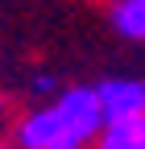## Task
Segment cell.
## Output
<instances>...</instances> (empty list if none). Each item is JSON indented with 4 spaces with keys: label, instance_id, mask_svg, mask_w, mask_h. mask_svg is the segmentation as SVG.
Returning <instances> with one entry per match:
<instances>
[{
    "label": "cell",
    "instance_id": "1",
    "mask_svg": "<svg viewBox=\"0 0 145 149\" xmlns=\"http://www.w3.org/2000/svg\"><path fill=\"white\" fill-rule=\"evenodd\" d=\"M104 104L96 87H58L13 120V141L21 149H96L104 133Z\"/></svg>",
    "mask_w": 145,
    "mask_h": 149
},
{
    "label": "cell",
    "instance_id": "2",
    "mask_svg": "<svg viewBox=\"0 0 145 149\" xmlns=\"http://www.w3.org/2000/svg\"><path fill=\"white\" fill-rule=\"evenodd\" d=\"M104 116L108 120H129V116H145V79L141 74H112V79L96 83Z\"/></svg>",
    "mask_w": 145,
    "mask_h": 149
},
{
    "label": "cell",
    "instance_id": "3",
    "mask_svg": "<svg viewBox=\"0 0 145 149\" xmlns=\"http://www.w3.org/2000/svg\"><path fill=\"white\" fill-rule=\"evenodd\" d=\"M96 149H145V116L108 120L100 141H96Z\"/></svg>",
    "mask_w": 145,
    "mask_h": 149
},
{
    "label": "cell",
    "instance_id": "4",
    "mask_svg": "<svg viewBox=\"0 0 145 149\" xmlns=\"http://www.w3.org/2000/svg\"><path fill=\"white\" fill-rule=\"evenodd\" d=\"M112 29L124 42L145 46V0H116L112 4Z\"/></svg>",
    "mask_w": 145,
    "mask_h": 149
},
{
    "label": "cell",
    "instance_id": "5",
    "mask_svg": "<svg viewBox=\"0 0 145 149\" xmlns=\"http://www.w3.org/2000/svg\"><path fill=\"white\" fill-rule=\"evenodd\" d=\"M0 149H21V145H17L13 137H0Z\"/></svg>",
    "mask_w": 145,
    "mask_h": 149
},
{
    "label": "cell",
    "instance_id": "6",
    "mask_svg": "<svg viewBox=\"0 0 145 149\" xmlns=\"http://www.w3.org/2000/svg\"><path fill=\"white\" fill-rule=\"evenodd\" d=\"M0 120H4V95H0Z\"/></svg>",
    "mask_w": 145,
    "mask_h": 149
}]
</instances>
